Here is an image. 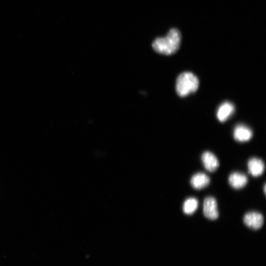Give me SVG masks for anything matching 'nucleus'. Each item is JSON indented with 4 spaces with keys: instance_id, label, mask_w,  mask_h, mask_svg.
<instances>
[{
    "instance_id": "4",
    "label": "nucleus",
    "mask_w": 266,
    "mask_h": 266,
    "mask_svg": "<svg viewBox=\"0 0 266 266\" xmlns=\"http://www.w3.org/2000/svg\"><path fill=\"white\" fill-rule=\"evenodd\" d=\"M243 222L248 228L258 230L263 226L264 218L262 213L257 211H250L245 214Z\"/></svg>"
},
{
    "instance_id": "12",
    "label": "nucleus",
    "mask_w": 266,
    "mask_h": 266,
    "mask_svg": "<svg viewBox=\"0 0 266 266\" xmlns=\"http://www.w3.org/2000/svg\"><path fill=\"white\" fill-rule=\"evenodd\" d=\"M266 184H265L264 185V192L265 195H266Z\"/></svg>"
},
{
    "instance_id": "10",
    "label": "nucleus",
    "mask_w": 266,
    "mask_h": 266,
    "mask_svg": "<svg viewBox=\"0 0 266 266\" xmlns=\"http://www.w3.org/2000/svg\"><path fill=\"white\" fill-rule=\"evenodd\" d=\"M234 111L233 104L229 101L222 103L217 111V117L218 120L224 122L227 120Z\"/></svg>"
},
{
    "instance_id": "6",
    "label": "nucleus",
    "mask_w": 266,
    "mask_h": 266,
    "mask_svg": "<svg viewBox=\"0 0 266 266\" xmlns=\"http://www.w3.org/2000/svg\"><path fill=\"white\" fill-rule=\"evenodd\" d=\"M248 181L247 176L242 172L235 171L231 173L228 177V183L234 189L239 190L244 188Z\"/></svg>"
},
{
    "instance_id": "8",
    "label": "nucleus",
    "mask_w": 266,
    "mask_h": 266,
    "mask_svg": "<svg viewBox=\"0 0 266 266\" xmlns=\"http://www.w3.org/2000/svg\"><path fill=\"white\" fill-rule=\"evenodd\" d=\"M210 182L209 177L203 172H197L191 178L190 183L193 188L200 190L207 187Z\"/></svg>"
},
{
    "instance_id": "5",
    "label": "nucleus",
    "mask_w": 266,
    "mask_h": 266,
    "mask_svg": "<svg viewBox=\"0 0 266 266\" xmlns=\"http://www.w3.org/2000/svg\"><path fill=\"white\" fill-rule=\"evenodd\" d=\"M200 159L203 167L209 172L216 171L219 166V161L217 157L210 151L203 152Z\"/></svg>"
},
{
    "instance_id": "2",
    "label": "nucleus",
    "mask_w": 266,
    "mask_h": 266,
    "mask_svg": "<svg viewBox=\"0 0 266 266\" xmlns=\"http://www.w3.org/2000/svg\"><path fill=\"white\" fill-rule=\"evenodd\" d=\"M199 85L198 78L190 72H184L177 77L176 91L178 96L183 97L196 92Z\"/></svg>"
},
{
    "instance_id": "3",
    "label": "nucleus",
    "mask_w": 266,
    "mask_h": 266,
    "mask_svg": "<svg viewBox=\"0 0 266 266\" xmlns=\"http://www.w3.org/2000/svg\"><path fill=\"white\" fill-rule=\"evenodd\" d=\"M203 214L208 220H215L219 216L218 210L217 202L212 196H208L204 198L203 202Z\"/></svg>"
},
{
    "instance_id": "7",
    "label": "nucleus",
    "mask_w": 266,
    "mask_h": 266,
    "mask_svg": "<svg viewBox=\"0 0 266 266\" xmlns=\"http://www.w3.org/2000/svg\"><path fill=\"white\" fill-rule=\"evenodd\" d=\"M248 173L253 177H258L262 175L265 169V165L264 161L257 157H252L247 162Z\"/></svg>"
},
{
    "instance_id": "11",
    "label": "nucleus",
    "mask_w": 266,
    "mask_h": 266,
    "mask_svg": "<svg viewBox=\"0 0 266 266\" xmlns=\"http://www.w3.org/2000/svg\"><path fill=\"white\" fill-rule=\"evenodd\" d=\"M199 202L195 198H189L186 199L182 206V210L184 214L191 215L193 214L198 207Z\"/></svg>"
},
{
    "instance_id": "9",
    "label": "nucleus",
    "mask_w": 266,
    "mask_h": 266,
    "mask_svg": "<svg viewBox=\"0 0 266 266\" xmlns=\"http://www.w3.org/2000/svg\"><path fill=\"white\" fill-rule=\"evenodd\" d=\"M234 139L238 142L249 141L253 136L251 130L248 127L240 124L236 126L233 133Z\"/></svg>"
},
{
    "instance_id": "1",
    "label": "nucleus",
    "mask_w": 266,
    "mask_h": 266,
    "mask_svg": "<svg viewBox=\"0 0 266 266\" xmlns=\"http://www.w3.org/2000/svg\"><path fill=\"white\" fill-rule=\"evenodd\" d=\"M181 34L176 29H171L165 37H159L153 42L152 47L157 52L166 55H171L178 49Z\"/></svg>"
}]
</instances>
